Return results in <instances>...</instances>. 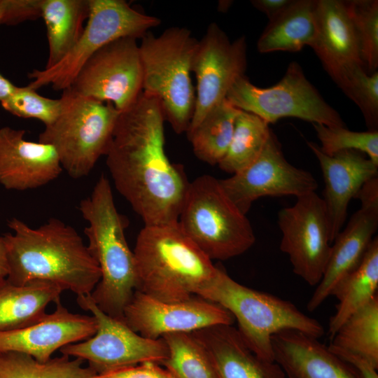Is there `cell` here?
<instances>
[{"mask_svg":"<svg viewBox=\"0 0 378 378\" xmlns=\"http://www.w3.org/2000/svg\"><path fill=\"white\" fill-rule=\"evenodd\" d=\"M8 274L7 252L3 237H0V283L5 280Z\"/></svg>","mask_w":378,"mask_h":378,"instance_id":"60d3db41","label":"cell"},{"mask_svg":"<svg viewBox=\"0 0 378 378\" xmlns=\"http://www.w3.org/2000/svg\"><path fill=\"white\" fill-rule=\"evenodd\" d=\"M307 145L316 155L324 181L323 202L330 228L331 244L346 221L349 202L368 181L377 177L378 165L365 154L354 150L329 156L313 142Z\"/></svg>","mask_w":378,"mask_h":378,"instance_id":"d6986e66","label":"cell"},{"mask_svg":"<svg viewBox=\"0 0 378 378\" xmlns=\"http://www.w3.org/2000/svg\"><path fill=\"white\" fill-rule=\"evenodd\" d=\"M219 182L230 200L246 215L260 197H298L315 192L318 187L317 181L311 173L286 160L281 144L272 131L260 155L251 164Z\"/></svg>","mask_w":378,"mask_h":378,"instance_id":"9a60e30c","label":"cell"},{"mask_svg":"<svg viewBox=\"0 0 378 378\" xmlns=\"http://www.w3.org/2000/svg\"><path fill=\"white\" fill-rule=\"evenodd\" d=\"M90 14V0H42L49 54L45 69L59 62L79 40Z\"/></svg>","mask_w":378,"mask_h":378,"instance_id":"484cf974","label":"cell"},{"mask_svg":"<svg viewBox=\"0 0 378 378\" xmlns=\"http://www.w3.org/2000/svg\"><path fill=\"white\" fill-rule=\"evenodd\" d=\"M160 22V18L140 12L123 0H90L89 17L76 44L55 66L29 74L32 81L28 86L36 90L51 85L55 90H64L100 48L121 38H141Z\"/></svg>","mask_w":378,"mask_h":378,"instance_id":"9c48e42d","label":"cell"},{"mask_svg":"<svg viewBox=\"0 0 378 378\" xmlns=\"http://www.w3.org/2000/svg\"><path fill=\"white\" fill-rule=\"evenodd\" d=\"M271 131L263 119L240 110L228 149L218 164L220 169L234 174L248 167L260 155Z\"/></svg>","mask_w":378,"mask_h":378,"instance_id":"f546056e","label":"cell"},{"mask_svg":"<svg viewBox=\"0 0 378 378\" xmlns=\"http://www.w3.org/2000/svg\"><path fill=\"white\" fill-rule=\"evenodd\" d=\"M61 111L45 126L38 141L55 150L63 169L73 178L88 176L105 155L120 111L111 103L63 90Z\"/></svg>","mask_w":378,"mask_h":378,"instance_id":"52a82bcc","label":"cell"},{"mask_svg":"<svg viewBox=\"0 0 378 378\" xmlns=\"http://www.w3.org/2000/svg\"><path fill=\"white\" fill-rule=\"evenodd\" d=\"M239 111L225 99L186 132L194 154L200 160L211 165L218 164L230 146Z\"/></svg>","mask_w":378,"mask_h":378,"instance_id":"83f0119b","label":"cell"},{"mask_svg":"<svg viewBox=\"0 0 378 378\" xmlns=\"http://www.w3.org/2000/svg\"><path fill=\"white\" fill-rule=\"evenodd\" d=\"M355 198L360 200L361 206L331 245L323 276L307 305L310 312L332 296L343 279L358 266L374 239L378 227V178L365 183Z\"/></svg>","mask_w":378,"mask_h":378,"instance_id":"e0dca14e","label":"cell"},{"mask_svg":"<svg viewBox=\"0 0 378 378\" xmlns=\"http://www.w3.org/2000/svg\"><path fill=\"white\" fill-rule=\"evenodd\" d=\"M94 317L70 312L60 302L55 310L26 327L0 332V351H15L46 362L63 346L89 339L97 331Z\"/></svg>","mask_w":378,"mask_h":378,"instance_id":"ac0fdd59","label":"cell"},{"mask_svg":"<svg viewBox=\"0 0 378 378\" xmlns=\"http://www.w3.org/2000/svg\"><path fill=\"white\" fill-rule=\"evenodd\" d=\"M76 300L94 317L97 331L89 339L63 346L62 354L84 360L97 374L146 361L162 365L167 358L169 350L162 338L150 339L134 331L124 321L102 311L90 295L77 296Z\"/></svg>","mask_w":378,"mask_h":378,"instance_id":"8fae6325","label":"cell"},{"mask_svg":"<svg viewBox=\"0 0 378 378\" xmlns=\"http://www.w3.org/2000/svg\"><path fill=\"white\" fill-rule=\"evenodd\" d=\"M321 145L319 149L331 156L343 150H354L366 154L378 165V132H354L345 127H328L313 123Z\"/></svg>","mask_w":378,"mask_h":378,"instance_id":"e575fe53","label":"cell"},{"mask_svg":"<svg viewBox=\"0 0 378 378\" xmlns=\"http://www.w3.org/2000/svg\"><path fill=\"white\" fill-rule=\"evenodd\" d=\"M315 10V0H294L281 15L269 21L258 40V50L298 52L310 46L316 33Z\"/></svg>","mask_w":378,"mask_h":378,"instance_id":"d4e9b609","label":"cell"},{"mask_svg":"<svg viewBox=\"0 0 378 378\" xmlns=\"http://www.w3.org/2000/svg\"><path fill=\"white\" fill-rule=\"evenodd\" d=\"M41 13V0H0V24L36 20Z\"/></svg>","mask_w":378,"mask_h":378,"instance_id":"8d00e7d4","label":"cell"},{"mask_svg":"<svg viewBox=\"0 0 378 378\" xmlns=\"http://www.w3.org/2000/svg\"><path fill=\"white\" fill-rule=\"evenodd\" d=\"M336 84L362 111L370 131L378 127V72L369 74L364 66L346 67Z\"/></svg>","mask_w":378,"mask_h":378,"instance_id":"d6a6232c","label":"cell"},{"mask_svg":"<svg viewBox=\"0 0 378 378\" xmlns=\"http://www.w3.org/2000/svg\"><path fill=\"white\" fill-rule=\"evenodd\" d=\"M8 226L14 232L2 237L9 283L21 286L47 281L77 296L91 294L101 279V270L73 227L55 218L36 228L13 218Z\"/></svg>","mask_w":378,"mask_h":378,"instance_id":"7a4b0ae2","label":"cell"},{"mask_svg":"<svg viewBox=\"0 0 378 378\" xmlns=\"http://www.w3.org/2000/svg\"><path fill=\"white\" fill-rule=\"evenodd\" d=\"M26 131L0 128V183L8 190H26L56 179L63 169L52 146L24 139Z\"/></svg>","mask_w":378,"mask_h":378,"instance_id":"ffe728a7","label":"cell"},{"mask_svg":"<svg viewBox=\"0 0 378 378\" xmlns=\"http://www.w3.org/2000/svg\"><path fill=\"white\" fill-rule=\"evenodd\" d=\"M162 338L169 350L162 365L176 378H218L209 353L192 333H172Z\"/></svg>","mask_w":378,"mask_h":378,"instance_id":"1f68e13d","label":"cell"},{"mask_svg":"<svg viewBox=\"0 0 378 378\" xmlns=\"http://www.w3.org/2000/svg\"><path fill=\"white\" fill-rule=\"evenodd\" d=\"M124 321L141 335L159 339L172 333H191L235 319L218 304L197 295L174 302L155 299L135 290L124 309Z\"/></svg>","mask_w":378,"mask_h":378,"instance_id":"2e32d148","label":"cell"},{"mask_svg":"<svg viewBox=\"0 0 378 378\" xmlns=\"http://www.w3.org/2000/svg\"><path fill=\"white\" fill-rule=\"evenodd\" d=\"M198 41L185 27H173L142 38L139 51L143 68L142 92L161 103L165 120L177 134L186 132L195 109L190 78Z\"/></svg>","mask_w":378,"mask_h":378,"instance_id":"8992f818","label":"cell"},{"mask_svg":"<svg viewBox=\"0 0 378 378\" xmlns=\"http://www.w3.org/2000/svg\"><path fill=\"white\" fill-rule=\"evenodd\" d=\"M10 113L23 118H35L45 126L53 122L62 108V99H53L40 95L29 87L16 86L12 94L0 103Z\"/></svg>","mask_w":378,"mask_h":378,"instance_id":"d590c367","label":"cell"},{"mask_svg":"<svg viewBox=\"0 0 378 378\" xmlns=\"http://www.w3.org/2000/svg\"><path fill=\"white\" fill-rule=\"evenodd\" d=\"M133 253L136 290L164 302H180L198 295L218 269L178 221L144 225Z\"/></svg>","mask_w":378,"mask_h":378,"instance_id":"3957f363","label":"cell"},{"mask_svg":"<svg viewBox=\"0 0 378 378\" xmlns=\"http://www.w3.org/2000/svg\"><path fill=\"white\" fill-rule=\"evenodd\" d=\"M315 13L316 33L310 47L336 83L346 67L364 66L357 34L344 1L316 0Z\"/></svg>","mask_w":378,"mask_h":378,"instance_id":"7402d4cb","label":"cell"},{"mask_svg":"<svg viewBox=\"0 0 378 378\" xmlns=\"http://www.w3.org/2000/svg\"><path fill=\"white\" fill-rule=\"evenodd\" d=\"M273 359L288 378H360L356 370L318 338L293 329L271 338Z\"/></svg>","mask_w":378,"mask_h":378,"instance_id":"44dd1931","label":"cell"},{"mask_svg":"<svg viewBox=\"0 0 378 378\" xmlns=\"http://www.w3.org/2000/svg\"><path fill=\"white\" fill-rule=\"evenodd\" d=\"M136 41L121 38L100 48L85 63L69 88L80 95L111 103L120 112L130 108L143 88Z\"/></svg>","mask_w":378,"mask_h":378,"instance_id":"7c38bea8","label":"cell"},{"mask_svg":"<svg viewBox=\"0 0 378 378\" xmlns=\"http://www.w3.org/2000/svg\"><path fill=\"white\" fill-rule=\"evenodd\" d=\"M378 288V239L374 238L358 266L339 284L332 296L338 304L330 318L328 333L332 337L343 323L368 303Z\"/></svg>","mask_w":378,"mask_h":378,"instance_id":"4316f807","label":"cell"},{"mask_svg":"<svg viewBox=\"0 0 378 378\" xmlns=\"http://www.w3.org/2000/svg\"><path fill=\"white\" fill-rule=\"evenodd\" d=\"M247 66V44L242 36L232 41L215 22L211 23L195 51L192 72L197 89L195 109L187 130L194 128L227 94Z\"/></svg>","mask_w":378,"mask_h":378,"instance_id":"5bb4252c","label":"cell"},{"mask_svg":"<svg viewBox=\"0 0 378 378\" xmlns=\"http://www.w3.org/2000/svg\"><path fill=\"white\" fill-rule=\"evenodd\" d=\"M294 0H253L251 4L271 21L286 10Z\"/></svg>","mask_w":378,"mask_h":378,"instance_id":"ab89813d","label":"cell"},{"mask_svg":"<svg viewBox=\"0 0 378 378\" xmlns=\"http://www.w3.org/2000/svg\"><path fill=\"white\" fill-rule=\"evenodd\" d=\"M328 347L330 351L351 365L356 370L360 378H378V368L366 358L330 345Z\"/></svg>","mask_w":378,"mask_h":378,"instance_id":"f35d334b","label":"cell"},{"mask_svg":"<svg viewBox=\"0 0 378 378\" xmlns=\"http://www.w3.org/2000/svg\"><path fill=\"white\" fill-rule=\"evenodd\" d=\"M282 232L280 249L286 253L294 273L309 285L317 286L328 263L331 242L323 200L315 192L297 197L278 213Z\"/></svg>","mask_w":378,"mask_h":378,"instance_id":"4fadbf2b","label":"cell"},{"mask_svg":"<svg viewBox=\"0 0 378 378\" xmlns=\"http://www.w3.org/2000/svg\"><path fill=\"white\" fill-rule=\"evenodd\" d=\"M358 39L365 71L370 74L378 67L377 0L344 1Z\"/></svg>","mask_w":378,"mask_h":378,"instance_id":"836d02e7","label":"cell"},{"mask_svg":"<svg viewBox=\"0 0 378 378\" xmlns=\"http://www.w3.org/2000/svg\"><path fill=\"white\" fill-rule=\"evenodd\" d=\"M191 333L209 353L218 378H286L275 361L256 356L232 325H216Z\"/></svg>","mask_w":378,"mask_h":378,"instance_id":"603a6c76","label":"cell"},{"mask_svg":"<svg viewBox=\"0 0 378 378\" xmlns=\"http://www.w3.org/2000/svg\"><path fill=\"white\" fill-rule=\"evenodd\" d=\"M85 361L63 355L40 362L25 354L0 351V378H93Z\"/></svg>","mask_w":378,"mask_h":378,"instance_id":"f1b7e54d","label":"cell"},{"mask_svg":"<svg viewBox=\"0 0 378 378\" xmlns=\"http://www.w3.org/2000/svg\"><path fill=\"white\" fill-rule=\"evenodd\" d=\"M164 120L160 101L142 92L120 112L105 155L115 188L146 225L177 222L190 183L165 153Z\"/></svg>","mask_w":378,"mask_h":378,"instance_id":"6da1fadb","label":"cell"},{"mask_svg":"<svg viewBox=\"0 0 378 378\" xmlns=\"http://www.w3.org/2000/svg\"><path fill=\"white\" fill-rule=\"evenodd\" d=\"M64 290L41 280L18 286L6 279L0 283V332L22 328L38 322L50 303L60 302Z\"/></svg>","mask_w":378,"mask_h":378,"instance_id":"cb8c5ba5","label":"cell"},{"mask_svg":"<svg viewBox=\"0 0 378 378\" xmlns=\"http://www.w3.org/2000/svg\"><path fill=\"white\" fill-rule=\"evenodd\" d=\"M178 222L211 260L238 256L255 241L246 215L227 197L219 179L210 175L189 183Z\"/></svg>","mask_w":378,"mask_h":378,"instance_id":"ba28073f","label":"cell"},{"mask_svg":"<svg viewBox=\"0 0 378 378\" xmlns=\"http://www.w3.org/2000/svg\"><path fill=\"white\" fill-rule=\"evenodd\" d=\"M93 378H176L163 365L153 361L119 368L96 374Z\"/></svg>","mask_w":378,"mask_h":378,"instance_id":"74e56055","label":"cell"},{"mask_svg":"<svg viewBox=\"0 0 378 378\" xmlns=\"http://www.w3.org/2000/svg\"><path fill=\"white\" fill-rule=\"evenodd\" d=\"M226 99L239 110L255 114L268 124L286 117L328 127H345L340 114L321 97L296 62L288 65L276 85L260 88L246 75L239 78Z\"/></svg>","mask_w":378,"mask_h":378,"instance_id":"30bf717a","label":"cell"},{"mask_svg":"<svg viewBox=\"0 0 378 378\" xmlns=\"http://www.w3.org/2000/svg\"><path fill=\"white\" fill-rule=\"evenodd\" d=\"M78 208L88 223L84 229L87 247L101 270L90 297L104 313L124 321V309L136 289L135 260L125 235L128 220L118 211L110 182L104 174Z\"/></svg>","mask_w":378,"mask_h":378,"instance_id":"277c9868","label":"cell"},{"mask_svg":"<svg viewBox=\"0 0 378 378\" xmlns=\"http://www.w3.org/2000/svg\"><path fill=\"white\" fill-rule=\"evenodd\" d=\"M330 346L359 355L378 368V296L351 314L331 337Z\"/></svg>","mask_w":378,"mask_h":378,"instance_id":"4dcf8cb0","label":"cell"},{"mask_svg":"<svg viewBox=\"0 0 378 378\" xmlns=\"http://www.w3.org/2000/svg\"><path fill=\"white\" fill-rule=\"evenodd\" d=\"M16 86L0 74V103L8 98Z\"/></svg>","mask_w":378,"mask_h":378,"instance_id":"b9f144b4","label":"cell"},{"mask_svg":"<svg viewBox=\"0 0 378 378\" xmlns=\"http://www.w3.org/2000/svg\"><path fill=\"white\" fill-rule=\"evenodd\" d=\"M197 296L230 312L246 344L264 360L274 361L271 338L281 330L293 329L318 339L324 334L318 321L292 302L239 284L219 266L216 276Z\"/></svg>","mask_w":378,"mask_h":378,"instance_id":"5b68a950","label":"cell"}]
</instances>
